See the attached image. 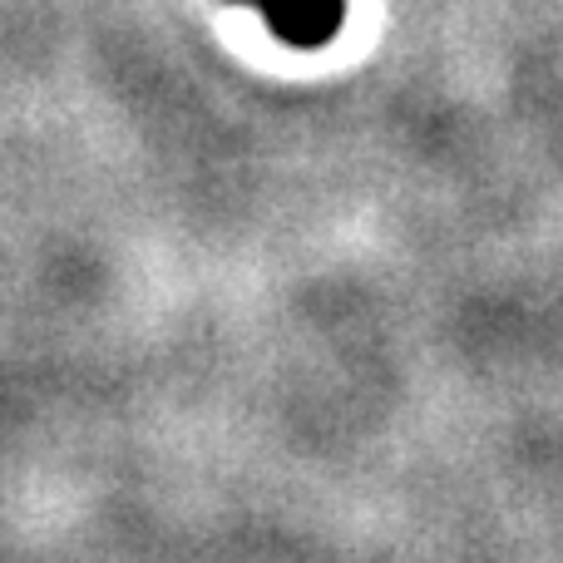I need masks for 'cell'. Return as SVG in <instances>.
<instances>
[{
    "instance_id": "obj_1",
    "label": "cell",
    "mask_w": 563,
    "mask_h": 563,
    "mask_svg": "<svg viewBox=\"0 0 563 563\" xmlns=\"http://www.w3.org/2000/svg\"><path fill=\"white\" fill-rule=\"evenodd\" d=\"M243 5L263 10L273 35L287 40V45H297V49L327 45V40L341 30V15H346V0H243Z\"/></svg>"
}]
</instances>
